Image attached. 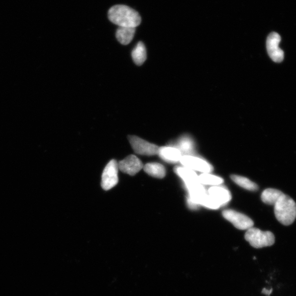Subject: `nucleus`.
<instances>
[{
  "mask_svg": "<svg viewBox=\"0 0 296 296\" xmlns=\"http://www.w3.org/2000/svg\"><path fill=\"white\" fill-rule=\"evenodd\" d=\"M109 20L120 27L135 28L140 24L141 17L134 9L125 5H115L108 12Z\"/></svg>",
  "mask_w": 296,
  "mask_h": 296,
  "instance_id": "obj_1",
  "label": "nucleus"
},
{
  "mask_svg": "<svg viewBox=\"0 0 296 296\" xmlns=\"http://www.w3.org/2000/svg\"><path fill=\"white\" fill-rule=\"evenodd\" d=\"M273 205L277 221L286 226L293 224L296 218V204L292 198L280 191Z\"/></svg>",
  "mask_w": 296,
  "mask_h": 296,
  "instance_id": "obj_2",
  "label": "nucleus"
},
{
  "mask_svg": "<svg viewBox=\"0 0 296 296\" xmlns=\"http://www.w3.org/2000/svg\"><path fill=\"white\" fill-rule=\"evenodd\" d=\"M245 238L252 247L256 249L271 247L275 243V236L271 231H263L253 227L246 232Z\"/></svg>",
  "mask_w": 296,
  "mask_h": 296,
  "instance_id": "obj_3",
  "label": "nucleus"
},
{
  "mask_svg": "<svg viewBox=\"0 0 296 296\" xmlns=\"http://www.w3.org/2000/svg\"><path fill=\"white\" fill-rule=\"evenodd\" d=\"M223 217L233 224L237 229L248 230L253 227L254 223L251 218L244 214L233 210L226 209L222 213Z\"/></svg>",
  "mask_w": 296,
  "mask_h": 296,
  "instance_id": "obj_4",
  "label": "nucleus"
},
{
  "mask_svg": "<svg viewBox=\"0 0 296 296\" xmlns=\"http://www.w3.org/2000/svg\"><path fill=\"white\" fill-rule=\"evenodd\" d=\"M129 142L135 152L142 156H153L158 155L159 147L136 136H129Z\"/></svg>",
  "mask_w": 296,
  "mask_h": 296,
  "instance_id": "obj_5",
  "label": "nucleus"
},
{
  "mask_svg": "<svg viewBox=\"0 0 296 296\" xmlns=\"http://www.w3.org/2000/svg\"><path fill=\"white\" fill-rule=\"evenodd\" d=\"M118 163L115 160L109 162L103 172L101 185L104 190L114 187L118 183Z\"/></svg>",
  "mask_w": 296,
  "mask_h": 296,
  "instance_id": "obj_6",
  "label": "nucleus"
},
{
  "mask_svg": "<svg viewBox=\"0 0 296 296\" xmlns=\"http://www.w3.org/2000/svg\"><path fill=\"white\" fill-rule=\"evenodd\" d=\"M180 162L184 167L193 171H198L203 174H209L213 171L210 164L203 159L191 156L184 155L182 156Z\"/></svg>",
  "mask_w": 296,
  "mask_h": 296,
  "instance_id": "obj_7",
  "label": "nucleus"
},
{
  "mask_svg": "<svg viewBox=\"0 0 296 296\" xmlns=\"http://www.w3.org/2000/svg\"><path fill=\"white\" fill-rule=\"evenodd\" d=\"M280 36L276 33H272L268 36L267 49L270 58L276 63H280L284 58V53L279 47Z\"/></svg>",
  "mask_w": 296,
  "mask_h": 296,
  "instance_id": "obj_8",
  "label": "nucleus"
},
{
  "mask_svg": "<svg viewBox=\"0 0 296 296\" xmlns=\"http://www.w3.org/2000/svg\"><path fill=\"white\" fill-rule=\"evenodd\" d=\"M143 166L142 161L134 155H130L118 163V169L130 176L137 174Z\"/></svg>",
  "mask_w": 296,
  "mask_h": 296,
  "instance_id": "obj_9",
  "label": "nucleus"
},
{
  "mask_svg": "<svg viewBox=\"0 0 296 296\" xmlns=\"http://www.w3.org/2000/svg\"><path fill=\"white\" fill-rule=\"evenodd\" d=\"M158 156L162 160L168 163H176L180 162L183 156L180 150L174 146H166L159 147L158 153Z\"/></svg>",
  "mask_w": 296,
  "mask_h": 296,
  "instance_id": "obj_10",
  "label": "nucleus"
},
{
  "mask_svg": "<svg viewBox=\"0 0 296 296\" xmlns=\"http://www.w3.org/2000/svg\"><path fill=\"white\" fill-rule=\"evenodd\" d=\"M208 194L219 203L221 206L228 203L231 199V196L228 190L222 186H213L208 190Z\"/></svg>",
  "mask_w": 296,
  "mask_h": 296,
  "instance_id": "obj_11",
  "label": "nucleus"
},
{
  "mask_svg": "<svg viewBox=\"0 0 296 296\" xmlns=\"http://www.w3.org/2000/svg\"><path fill=\"white\" fill-rule=\"evenodd\" d=\"M176 174L183 180L184 184H189L198 181V175L196 172L185 167L177 166L174 169Z\"/></svg>",
  "mask_w": 296,
  "mask_h": 296,
  "instance_id": "obj_12",
  "label": "nucleus"
},
{
  "mask_svg": "<svg viewBox=\"0 0 296 296\" xmlns=\"http://www.w3.org/2000/svg\"><path fill=\"white\" fill-rule=\"evenodd\" d=\"M144 171L150 176L157 179H163L166 176V172L165 167L161 163L151 162L145 164L143 166Z\"/></svg>",
  "mask_w": 296,
  "mask_h": 296,
  "instance_id": "obj_13",
  "label": "nucleus"
},
{
  "mask_svg": "<svg viewBox=\"0 0 296 296\" xmlns=\"http://www.w3.org/2000/svg\"><path fill=\"white\" fill-rule=\"evenodd\" d=\"M135 32V28L118 26L116 33V37L118 42L122 45H127L133 40Z\"/></svg>",
  "mask_w": 296,
  "mask_h": 296,
  "instance_id": "obj_14",
  "label": "nucleus"
},
{
  "mask_svg": "<svg viewBox=\"0 0 296 296\" xmlns=\"http://www.w3.org/2000/svg\"><path fill=\"white\" fill-rule=\"evenodd\" d=\"M132 57L136 65L142 66L147 59V50L142 42H139L132 52Z\"/></svg>",
  "mask_w": 296,
  "mask_h": 296,
  "instance_id": "obj_15",
  "label": "nucleus"
},
{
  "mask_svg": "<svg viewBox=\"0 0 296 296\" xmlns=\"http://www.w3.org/2000/svg\"><path fill=\"white\" fill-rule=\"evenodd\" d=\"M175 147V146H174ZM182 155H189L193 153L194 148L193 140L188 136H184L178 141L177 146ZM184 156V155H183Z\"/></svg>",
  "mask_w": 296,
  "mask_h": 296,
  "instance_id": "obj_16",
  "label": "nucleus"
},
{
  "mask_svg": "<svg viewBox=\"0 0 296 296\" xmlns=\"http://www.w3.org/2000/svg\"><path fill=\"white\" fill-rule=\"evenodd\" d=\"M230 178L236 184L245 189L250 191H256L258 189V185L247 178L234 175H231Z\"/></svg>",
  "mask_w": 296,
  "mask_h": 296,
  "instance_id": "obj_17",
  "label": "nucleus"
},
{
  "mask_svg": "<svg viewBox=\"0 0 296 296\" xmlns=\"http://www.w3.org/2000/svg\"><path fill=\"white\" fill-rule=\"evenodd\" d=\"M198 181L203 185L217 186L223 183L221 177L213 175L210 174H203L198 176Z\"/></svg>",
  "mask_w": 296,
  "mask_h": 296,
  "instance_id": "obj_18",
  "label": "nucleus"
},
{
  "mask_svg": "<svg viewBox=\"0 0 296 296\" xmlns=\"http://www.w3.org/2000/svg\"><path fill=\"white\" fill-rule=\"evenodd\" d=\"M200 206H203L213 209H216L222 207L221 205L208 194L205 196L202 199L201 203H200Z\"/></svg>",
  "mask_w": 296,
  "mask_h": 296,
  "instance_id": "obj_19",
  "label": "nucleus"
}]
</instances>
